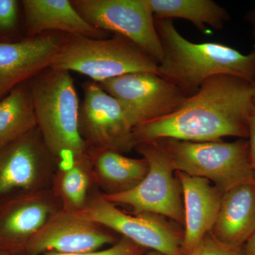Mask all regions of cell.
Listing matches in <instances>:
<instances>
[{
    "mask_svg": "<svg viewBox=\"0 0 255 255\" xmlns=\"http://www.w3.org/2000/svg\"><path fill=\"white\" fill-rule=\"evenodd\" d=\"M82 17L101 31L127 38L159 63L162 48L148 0H73Z\"/></svg>",
    "mask_w": 255,
    "mask_h": 255,
    "instance_id": "ba28073f",
    "label": "cell"
},
{
    "mask_svg": "<svg viewBox=\"0 0 255 255\" xmlns=\"http://www.w3.org/2000/svg\"><path fill=\"white\" fill-rule=\"evenodd\" d=\"M253 107L251 82L231 75L211 77L173 113L134 128V143L164 139L189 142L225 137L248 139Z\"/></svg>",
    "mask_w": 255,
    "mask_h": 255,
    "instance_id": "6da1fadb",
    "label": "cell"
},
{
    "mask_svg": "<svg viewBox=\"0 0 255 255\" xmlns=\"http://www.w3.org/2000/svg\"><path fill=\"white\" fill-rule=\"evenodd\" d=\"M37 127L62 165L87 155L79 127L80 102L70 72L49 68L29 80Z\"/></svg>",
    "mask_w": 255,
    "mask_h": 255,
    "instance_id": "3957f363",
    "label": "cell"
},
{
    "mask_svg": "<svg viewBox=\"0 0 255 255\" xmlns=\"http://www.w3.org/2000/svg\"><path fill=\"white\" fill-rule=\"evenodd\" d=\"M87 157L107 192L118 194L136 187L148 172L144 158H131L113 150L88 148Z\"/></svg>",
    "mask_w": 255,
    "mask_h": 255,
    "instance_id": "ac0fdd59",
    "label": "cell"
},
{
    "mask_svg": "<svg viewBox=\"0 0 255 255\" xmlns=\"http://www.w3.org/2000/svg\"><path fill=\"white\" fill-rule=\"evenodd\" d=\"M149 251L135 244L127 238H122L113 246L102 251L87 252L78 254H46L44 255H145Z\"/></svg>",
    "mask_w": 255,
    "mask_h": 255,
    "instance_id": "603a6c76",
    "label": "cell"
},
{
    "mask_svg": "<svg viewBox=\"0 0 255 255\" xmlns=\"http://www.w3.org/2000/svg\"><path fill=\"white\" fill-rule=\"evenodd\" d=\"M87 161V155L75 159L70 167L65 169L62 178V192L69 204L73 206V211H78L86 204L89 177L85 164Z\"/></svg>",
    "mask_w": 255,
    "mask_h": 255,
    "instance_id": "44dd1931",
    "label": "cell"
},
{
    "mask_svg": "<svg viewBox=\"0 0 255 255\" xmlns=\"http://www.w3.org/2000/svg\"><path fill=\"white\" fill-rule=\"evenodd\" d=\"M255 233V184L253 181L223 194L219 214L211 233L223 244L242 248Z\"/></svg>",
    "mask_w": 255,
    "mask_h": 255,
    "instance_id": "2e32d148",
    "label": "cell"
},
{
    "mask_svg": "<svg viewBox=\"0 0 255 255\" xmlns=\"http://www.w3.org/2000/svg\"><path fill=\"white\" fill-rule=\"evenodd\" d=\"M252 90H253V102L255 106V83L252 84Z\"/></svg>",
    "mask_w": 255,
    "mask_h": 255,
    "instance_id": "83f0119b",
    "label": "cell"
},
{
    "mask_svg": "<svg viewBox=\"0 0 255 255\" xmlns=\"http://www.w3.org/2000/svg\"><path fill=\"white\" fill-rule=\"evenodd\" d=\"M22 4L31 37L48 31L97 39L105 38L107 35L87 22L69 0H23Z\"/></svg>",
    "mask_w": 255,
    "mask_h": 255,
    "instance_id": "e0dca14e",
    "label": "cell"
},
{
    "mask_svg": "<svg viewBox=\"0 0 255 255\" xmlns=\"http://www.w3.org/2000/svg\"><path fill=\"white\" fill-rule=\"evenodd\" d=\"M36 128L29 81L23 82L0 101V145L14 141Z\"/></svg>",
    "mask_w": 255,
    "mask_h": 255,
    "instance_id": "ffe728a7",
    "label": "cell"
},
{
    "mask_svg": "<svg viewBox=\"0 0 255 255\" xmlns=\"http://www.w3.org/2000/svg\"><path fill=\"white\" fill-rule=\"evenodd\" d=\"M254 183H255V170Z\"/></svg>",
    "mask_w": 255,
    "mask_h": 255,
    "instance_id": "4dcf8cb0",
    "label": "cell"
},
{
    "mask_svg": "<svg viewBox=\"0 0 255 255\" xmlns=\"http://www.w3.org/2000/svg\"><path fill=\"white\" fill-rule=\"evenodd\" d=\"M63 41L51 34L0 43V97L50 68Z\"/></svg>",
    "mask_w": 255,
    "mask_h": 255,
    "instance_id": "4fadbf2b",
    "label": "cell"
},
{
    "mask_svg": "<svg viewBox=\"0 0 255 255\" xmlns=\"http://www.w3.org/2000/svg\"><path fill=\"white\" fill-rule=\"evenodd\" d=\"M0 255H12L9 253H5V252L0 251Z\"/></svg>",
    "mask_w": 255,
    "mask_h": 255,
    "instance_id": "f546056e",
    "label": "cell"
},
{
    "mask_svg": "<svg viewBox=\"0 0 255 255\" xmlns=\"http://www.w3.org/2000/svg\"><path fill=\"white\" fill-rule=\"evenodd\" d=\"M162 48L157 74L177 86L186 97L216 75H231L255 83V51L243 54L216 42L196 43L182 36L172 19L155 18Z\"/></svg>",
    "mask_w": 255,
    "mask_h": 255,
    "instance_id": "7a4b0ae2",
    "label": "cell"
},
{
    "mask_svg": "<svg viewBox=\"0 0 255 255\" xmlns=\"http://www.w3.org/2000/svg\"><path fill=\"white\" fill-rule=\"evenodd\" d=\"M148 3L155 18H183L203 32L207 26L221 29L230 18L226 9L212 0H148Z\"/></svg>",
    "mask_w": 255,
    "mask_h": 255,
    "instance_id": "d6986e66",
    "label": "cell"
},
{
    "mask_svg": "<svg viewBox=\"0 0 255 255\" xmlns=\"http://www.w3.org/2000/svg\"><path fill=\"white\" fill-rule=\"evenodd\" d=\"M250 20H251V21L253 25V36H254V38H255V11L251 15Z\"/></svg>",
    "mask_w": 255,
    "mask_h": 255,
    "instance_id": "4316f807",
    "label": "cell"
},
{
    "mask_svg": "<svg viewBox=\"0 0 255 255\" xmlns=\"http://www.w3.org/2000/svg\"><path fill=\"white\" fill-rule=\"evenodd\" d=\"M115 238L98 225L80 217L73 211L50 216L28 242L23 253L27 255L78 254L98 251Z\"/></svg>",
    "mask_w": 255,
    "mask_h": 255,
    "instance_id": "8fae6325",
    "label": "cell"
},
{
    "mask_svg": "<svg viewBox=\"0 0 255 255\" xmlns=\"http://www.w3.org/2000/svg\"><path fill=\"white\" fill-rule=\"evenodd\" d=\"M52 157L38 127L0 145V205L34 191L40 174Z\"/></svg>",
    "mask_w": 255,
    "mask_h": 255,
    "instance_id": "7c38bea8",
    "label": "cell"
},
{
    "mask_svg": "<svg viewBox=\"0 0 255 255\" xmlns=\"http://www.w3.org/2000/svg\"><path fill=\"white\" fill-rule=\"evenodd\" d=\"M244 255H255V233L243 247Z\"/></svg>",
    "mask_w": 255,
    "mask_h": 255,
    "instance_id": "484cf974",
    "label": "cell"
},
{
    "mask_svg": "<svg viewBox=\"0 0 255 255\" xmlns=\"http://www.w3.org/2000/svg\"><path fill=\"white\" fill-rule=\"evenodd\" d=\"M98 84L118 101L134 127L173 113L187 98L173 84L149 72L126 74Z\"/></svg>",
    "mask_w": 255,
    "mask_h": 255,
    "instance_id": "9c48e42d",
    "label": "cell"
},
{
    "mask_svg": "<svg viewBox=\"0 0 255 255\" xmlns=\"http://www.w3.org/2000/svg\"><path fill=\"white\" fill-rule=\"evenodd\" d=\"M182 187L184 221L183 255L190 253L211 233L219 214L223 193L204 178L176 172Z\"/></svg>",
    "mask_w": 255,
    "mask_h": 255,
    "instance_id": "9a60e30c",
    "label": "cell"
},
{
    "mask_svg": "<svg viewBox=\"0 0 255 255\" xmlns=\"http://www.w3.org/2000/svg\"><path fill=\"white\" fill-rule=\"evenodd\" d=\"M248 141L250 144V151L252 164L255 170V106L253 107L248 121Z\"/></svg>",
    "mask_w": 255,
    "mask_h": 255,
    "instance_id": "d4e9b609",
    "label": "cell"
},
{
    "mask_svg": "<svg viewBox=\"0 0 255 255\" xmlns=\"http://www.w3.org/2000/svg\"><path fill=\"white\" fill-rule=\"evenodd\" d=\"M51 205L35 191L0 205V251L22 254L30 239L49 219Z\"/></svg>",
    "mask_w": 255,
    "mask_h": 255,
    "instance_id": "5bb4252c",
    "label": "cell"
},
{
    "mask_svg": "<svg viewBox=\"0 0 255 255\" xmlns=\"http://www.w3.org/2000/svg\"><path fill=\"white\" fill-rule=\"evenodd\" d=\"M158 63L132 42L73 36L63 41L50 68L86 75L97 83L133 73H157Z\"/></svg>",
    "mask_w": 255,
    "mask_h": 255,
    "instance_id": "277c9868",
    "label": "cell"
},
{
    "mask_svg": "<svg viewBox=\"0 0 255 255\" xmlns=\"http://www.w3.org/2000/svg\"><path fill=\"white\" fill-rule=\"evenodd\" d=\"M84 98L80 105L79 127L88 148L120 153L135 148L134 126L118 101L98 83H84Z\"/></svg>",
    "mask_w": 255,
    "mask_h": 255,
    "instance_id": "30bf717a",
    "label": "cell"
},
{
    "mask_svg": "<svg viewBox=\"0 0 255 255\" xmlns=\"http://www.w3.org/2000/svg\"><path fill=\"white\" fill-rule=\"evenodd\" d=\"M73 211L90 222L120 233L147 251L162 255H183V230L162 216L128 214L103 195L96 196L81 209Z\"/></svg>",
    "mask_w": 255,
    "mask_h": 255,
    "instance_id": "52a82bcc",
    "label": "cell"
},
{
    "mask_svg": "<svg viewBox=\"0 0 255 255\" xmlns=\"http://www.w3.org/2000/svg\"><path fill=\"white\" fill-rule=\"evenodd\" d=\"M162 140L176 172L208 179L223 194L254 181L248 139L234 142L223 139L205 142Z\"/></svg>",
    "mask_w": 255,
    "mask_h": 255,
    "instance_id": "5b68a950",
    "label": "cell"
},
{
    "mask_svg": "<svg viewBox=\"0 0 255 255\" xmlns=\"http://www.w3.org/2000/svg\"><path fill=\"white\" fill-rule=\"evenodd\" d=\"M135 149L148 164L145 177L130 190L104 197L116 205L130 206L135 214L158 215L184 226L182 187L163 140L142 142Z\"/></svg>",
    "mask_w": 255,
    "mask_h": 255,
    "instance_id": "8992f818",
    "label": "cell"
},
{
    "mask_svg": "<svg viewBox=\"0 0 255 255\" xmlns=\"http://www.w3.org/2000/svg\"><path fill=\"white\" fill-rule=\"evenodd\" d=\"M145 255H162L160 253H157V252L149 251Z\"/></svg>",
    "mask_w": 255,
    "mask_h": 255,
    "instance_id": "f1b7e54d",
    "label": "cell"
},
{
    "mask_svg": "<svg viewBox=\"0 0 255 255\" xmlns=\"http://www.w3.org/2000/svg\"><path fill=\"white\" fill-rule=\"evenodd\" d=\"M18 18V1L0 0V30H10L16 26Z\"/></svg>",
    "mask_w": 255,
    "mask_h": 255,
    "instance_id": "cb8c5ba5",
    "label": "cell"
},
{
    "mask_svg": "<svg viewBox=\"0 0 255 255\" xmlns=\"http://www.w3.org/2000/svg\"><path fill=\"white\" fill-rule=\"evenodd\" d=\"M185 255H244V253L243 248H233L223 244L209 233Z\"/></svg>",
    "mask_w": 255,
    "mask_h": 255,
    "instance_id": "7402d4cb",
    "label": "cell"
}]
</instances>
